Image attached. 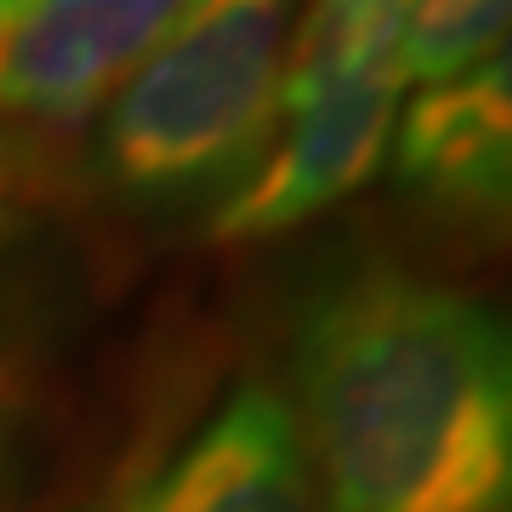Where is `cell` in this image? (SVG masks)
<instances>
[{"label": "cell", "mask_w": 512, "mask_h": 512, "mask_svg": "<svg viewBox=\"0 0 512 512\" xmlns=\"http://www.w3.org/2000/svg\"><path fill=\"white\" fill-rule=\"evenodd\" d=\"M291 421L330 512H512V313L365 256L291 325Z\"/></svg>", "instance_id": "cell-1"}, {"label": "cell", "mask_w": 512, "mask_h": 512, "mask_svg": "<svg viewBox=\"0 0 512 512\" xmlns=\"http://www.w3.org/2000/svg\"><path fill=\"white\" fill-rule=\"evenodd\" d=\"M302 0H188L97 109V177L148 211H217L279 137Z\"/></svg>", "instance_id": "cell-2"}, {"label": "cell", "mask_w": 512, "mask_h": 512, "mask_svg": "<svg viewBox=\"0 0 512 512\" xmlns=\"http://www.w3.org/2000/svg\"><path fill=\"white\" fill-rule=\"evenodd\" d=\"M393 183L444 234L512 251V29L478 57L404 103Z\"/></svg>", "instance_id": "cell-3"}, {"label": "cell", "mask_w": 512, "mask_h": 512, "mask_svg": "<svg viewBox=\"0 0 512 512\" xmlns=\"http://www.w3.org/2000/svg\"><path fill=\"white\" fill-rule=\"evenodd\" d=\"M404 103H410V74L382 69L291 109L262 165L205 217L211 239L262 245L353 200L393 154Z\"/></svg>", "instance_id": "cell-4"}, {"label": "cell", "mask_w": 512, "mask_h": 512, "mask_svg": "<svg viewBox=\"0 0 512 512\" xmlns=\"http://www.w3.org/2000/svg\"><path fill=\"white\" fill-rule=\"evenodd\" d=\"M188 0H35L0 12V120L69 131L92 120Z\"/></svg>", "instance_id": "cell-5"}, {"label": "cell", "mask_w": 512, "mask_h": 512, "mask_svg": "<svg viewBox=\"0 0 512 512\" xmlns=\"http://www.w3.org/2000/svg\"><path fill=\"white\" fill-rule=\"evenodd\" d=\"M120 512H330L274 387L239 382Z\"/></svg>", "instance_id": "cell-6"}, {"label": "cell", "mask_w": 512, "mask_h": 512, "mask_svg": "<svg viewBox=\"0 0 512 512\" xmlns=\"http://www.w3.org/2000/svg\"><path fill=\"white\" fill-rule=\"evenodd\" d=\"M80 165L63 131L0 120V365H18L69 274Z\"/></svg>", "instance_id": "cell-7"}, {"label": "cell", "mask_w": 512, "mask_h": 512, "mask_svg": "<svg viewBox=\"0 0 512 512\" xmlns=\"http://www.w3.org/2000/svg\"><path fill=\"white\" fill-rule=\"evenodd\" d=\"M507 29H512V0H416L410 29H404L410 92L444 86L450 74L473 69Z\"/></svg>", "instance_id": "cell-8"}, {"label": "cell", "mask_w": 512, "mask_h": 512, "mask_svg": "<svg viewBox=\"0 0 512 512\" xmlns=\"http://www.w3.org/2000/svg\"><path fill=\"white\" fill-rule=\"evenodd\" d=\"M35 387L18 365H0V512L18 507L29 467H35Z\"/></svg>", "instance_id": "cell-9"}, {"label": "cell", "mask_w": 512, "mask_h": 512, "mask_svg": "<svg viewBox=\"0 0 512 512\" xmlns=\"http://www.w3.org/2000/svg\"><path fill=\"white\" fill-rule=\"evenodd\" d=\"M18 6H35V0H0V12H18Z\"/></svg>", "instance_id": "cell-10"}]
</instances>
